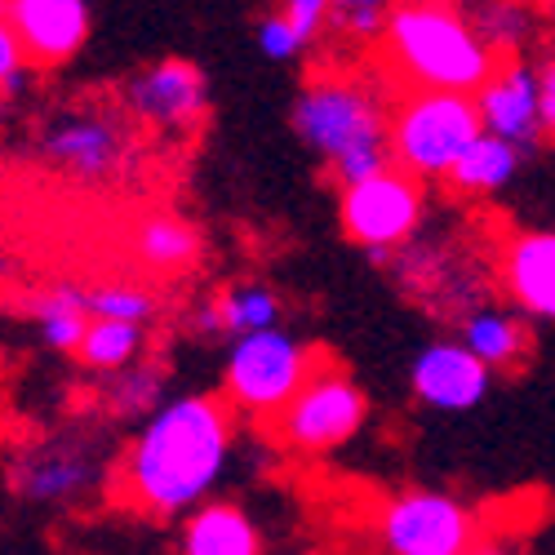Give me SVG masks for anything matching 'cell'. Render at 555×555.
Here are the masks:
<instances>
[{
  "instance_id": "1",
  "label": "cell",
  "mask_w": 555,
  "mask_h": 555,
  "mask_svg": "<svg viewBox=\"0 0 555 555\" xmlns=\"http://www.w3.org/2000/svg\"><path fill=\"white\" fill-rule=\"evenodd\" d=\"M236 436L227 396H173L138 427L120 462V498L143 516H178L205 506Z\"/></svg>"
},
{
  "instance_id": "2",
  "label": "cell",
  "mask_w": 555,
  "mask_h": 555,
  "mask_svg": "<svg viewBox=\"0 0 555 555\" xmlns=\"http://www.w3.org/2000/svg\"><path fill=\"white\" fill-rule=\"evenodd\" d=\"M294 133L325 160L338 188L391 169V112L369 85L351 76H311L294 99Z\"/></svg>"
},
{
  "instance_id": "3",
  "label": "cell",
  "mask_w": 555,
  "mask_h": 555,
  "mask_svg": "<svg viewBox=\"0 0 555 555\" xmlns=\"http://www.w3.org/2000/svg\"><path fill=\"white\" fill-rule=\"evenodd\" d=\"M383 40L391 72L413 89L476 99L502 67V59L485 44L476 23L453 5H440V0H400Z\"/></svg>"
},
{
  "instance_id": "4",
  "label": "cell",
  "mask_w": 555,
  "mask_h": 555,
  "mask_svg": "<svg viewBox=\"0 0 555 555\" xmlns=\"http://www.w3.org/2000/svg\"><path fill=\"white\" fill-rule=\"evenodd\" d=\"M485 138V120L472 94L409 89L391 107V160L413 178H444Z\"/></svg>"
},
{
  "instance_id": "5",
  "label": "cell",
  "mask_w": 555,
  "mask_h": 555,
  "mask_svg": "<svg viewBox=\"0 0 555 555\" xmlns=\"http://www.w3.org/2000/svg\"><path fill=\"white\" fill-rule=\"evenodd\" d=\"M320 364H325L320 351L298 343L289 330H262L231 343L222 364V396L245 418H281Z\"/></svg>"
},
{
  "instance_id": "6",
  "label": "cell",
  "mask_w": 555,
  "mask_h": 555,
  "mask_svg": "<svg viewBox=\"0 0 555 555\" xmlns=\"http://www.w3.org/2000/svg\"><path fill=\"white\" fill-rule=\"evenodd\" d=\"M378 542L387 555H467L480 538V516L440 489H404L383 502Z\"/></svg>"
},
{
  "instance_id": "7",
  "label": "cell",
  "mask_w": 555,
  "mask_h": 555,
  "mask_svg": "<svg viewBox=\"0 0 555 555\" xmlns=\"http://www.w3.org/2000/svg\"><path fill=\"white\" fill-rule=\"evenodd\" d=\"M36 156L76 178V182H112L129 169L133 160V129L116 116V112H99V107H80V112H63L36 138Z\"/></svg>"
},
{
  "instance_id": "8",
  "label": "cell",
  "mask_w": 555,
  "mask_h": 555,
  "mask_svg": "<svg viewBox=\"0 0 555 555\" xmlns=\"http://www.w3.org/2000/svg\"><path fill=\"white\" fill-rule=\"evenodd\" d=\"M423 209H427V196H423V178L404 173L400 165L374 173L356 182V188L343 192V231L364 245L378 262H387L391 249L409 245L413 231L423 227Z\"/></svg>"
},
{
  "instance_id": "9",
  "label": "cell",
  "mask_w": 555,
  "mask_h": 555,
  "mask_svg": "<svg viewBox=\"0 0 555 555\" xmlns=\"http://www.w3.org/2000/svg\"><path fill=\"white\" fill-rule=\"evenodd\" d=\"M369 413V396L343 364H320L315 378L294 396V404L275 418V436L298 453H330L347 444Z\"/></svg>"
},
{
  "instance_id": "10",
  "label": "cell",
  "mask_w": 555,
  "mask_h": 555,
  "mask_svg": "<svg viewBox=\"0 0 555 555\" xmlns=\"http://www.w3.org/2000/svg\"><path fill=\"white\" fill-rule=\"evenodd\" d=\"M125 112L160 133H192L209 116V80L188 59H160L125 80Z\"/></svg>"
},
{
  "instance_id": "11",
  "label": "cell",
  "mask_w": 555,
  "mask_h": 555,
  "mask_svg": "<svg viewBox=\"0 0 555 555\" xmlns=\"http://www.w3.org/2000/svg\"><path fill=\"white\" fill-rule=\"evenodd\" d=\"M0 23L18 36L27 67L40 72L72 63L89 40L85 0H0Z\"/></svg>"
},
{
  "instance_id": "12",
  "label": "cell",
  "mask_w": 555,
  "mask_h": 555,
  "mask_svg": "<svg viewBox=\"0 0 555 555\" xmlns=\"http://www.w3.org/2000/svg\"><path fill=\"white\" fill-rule=\"evenodd\" d=\"M493 387V369L462 343H427L409 364V391L436 413H472Z\"/></svg>"
},
{
  "instance_id": "13",
  "label": "cell",
  "mask_w": 555,
  "mask_h": 555,
  "mask_svg": "<svg viewBox=\"0 0 555 555\" xmlns=\"http://www.w3.org/2000/svg\"><path fill=\"white\" fill-rule=\"evenodd\" d=\"M485 133L502 138V143L520 147L525 156L538 152L542 143V72H533L520 59H502L493 80L476 94Z\"/></svg>"
},
{
  "instance_id": "14",
  "label": "cell",
  "mask_w": 555,
  "mask_h": 555,
  "mask_svg": "<svg viewBox=\"0 0 555 555\" xmlns=\"http://www.w3.org/2000/svg\"><path fill=\"white\" fill-rule=\"evenodd\" d=\"M103 480V467L99 457L89 453L85 440H50L31 453H23L18 472H14V485L27 502L36 506H67L76 502L80 493H89Z\"/></svg>"
},
{
  "instance_id": "15",
  "label": "cell",
  "mask_w": 555,
  "mask_h": 555,
  "mask_svg": "<svg viewBox=\"0 0 555 555\" xmlns=\"http://www.w3.org/2000/svg\"><path fill=\"white\" fill-rule=\"evenodd\" d=\"M498 262L516 307L555 320V231H512Z\"/></svg>"
},
{
  "instance_id": "16",
  "label": "cell",
  "mask_w": 555,
  "mask_h": 555,
  "mask_svg": "<svg viewBox=\"0 0 555 555\" xmlns=\"http://www.w3.org/2000/svg\"><path fill=\"white\" fill-rule=\"evenodd\" d=\"M196 330L205 338H249L281 330V294L267 285H227L196 311Z\"/></svg>"
},
{
  "instance_id": "17",
  "label": "cell",
  "mask_w": 555,
  "mask_h": 555,
  "mask_svg": "<svg viewBox=\"0 0 555 555\" xmlns=\"http://www.w3.org/2000/svg\"><path fill=\"white\" fill-rule=\"evenodd\" d=\"M182 555H262V538L236 502H205L182 529Z\"/></svg>"
},
{
  "instance_id": "18",
  "label": "cell",
  "mask_w": 555,
  "mask_h": 555,
  "mask_svg": "<svg viewBox=\"0 0 555 555\" xmlns=\"http://www.w3.org/2000/svg\"><path fill=\"white\" fill-rule=\"evenodd\" d=\"M133 254L147 271L182 275L201 258V231L178 214H147L133 227Z\"/></svg>"
},
{
  "instance_id": "19",
  "label": "cell",
  "mask_w": 555,
  "mask_h": 555,
  "mask_svg": "<svg viewBox=\"0 0 555 555\" xmlns=\"http://www.w3.org/2000/svg\"><path fill=\"white\" fill-rule=\"evenodd\" d=\"M31 315H36L40 343L50 351H63V356H76L89 325H94V315H89V289L72 285V281L40 289L36 302H31Z\"/></svg>"
},
{
  "instance_id": "20",
  "label": "cell",
  "mask_w": 555,
  "mask_h": 555,
  "mask_svg": "<svg viewBox=\"0 0 555 555\" xmlns=\"http://www.w3.org/2000/svg\"><path fill=\"white\" fill-rule=\"evenodd\" d=\"M457 343L467 347L472 356H480L489 369H502V374H512V369L525 364L529 356V334L516 315H506L498 307H476L462 315V325H457Z\"/></svg>"
},
{
  "instance_id": "21",
  "label": "cell",
  "mask_w": 555,
  "mask_h": 555,
  "mask_svg": "<svg viewBox=\"0 0 555 555\" xmlns=\"http://www.w3.org/2000/svg\"><path fill=\"white\" fill-rule=\"evenodd\" d=\"M520 160H525L520 147H512V143H502V138L485 133L480 143L457 160V169L449 173V182H453V192H462V196H493V192H502L506 182L516 178Z\"/></svg>"
},
{
  "instance_id": "22",
  "label": "cell",
  "mask_w": 555,
  "mask_h": 555,
  "mask_svg": "<svg viewBox=\"0 0 555 555\" xmlns=\"http://www.w3.org/2000/svg\"><path fill=\"white\" fill-rule=\"evenodd\" d=\"M173 396H169V374L160 360H138L133 369L116 374L103 391V404L112 418H152L156 409H165Z\"/></svg>"
},
{
  "instance_id": "23",
  "label": "cell",
  "mask_w": 555,
  "mask_h": 555,
  "mask_svg": "<svg viewBox=\"0 0 555 555\" xmlns=\"http://www.w3.org/2000/svg\"><path fill=\"white\" fill-rule=\"evenodd\" d=\"M147 347V325H120V320H94L76 351V360L89 369V374H103V378H116L125 374L129 364H138Z\"/></svg>"
},
{
  "instance_id": "24",
  "label": "cell",
  "mask_w": 555,
  "mask_h": 555,
  "mask_svg": "<svg viewBox=\"0 0 555 555\" xmlns=\"http://www.w3.org/2000/svg\"><path fill=\"white\" fill-rule=\"evenodd\" d=\"M472 23L498 59H516L533 18H529V0H485Z\"/></svg>"
},
{
  "instance_id": "25",
  "label": "cell",
  "mask_w": 555,
  "mask_h": 555,
  "mask_svg": "<svg viewBox=\"0 0 555 555\" xmlns=\"http://www.w3.org/2000/svg\"><path fill=\"white\" fill-rule=\"evenodd\" d=\"M89 315L94 320H120V325H147L156 315L152 289L133 281H112V285H89Z\"/></svg>"
},
{
  "instance_id": "26",
  "label": "cell",
  "mask_w": 555,
  "mask_h": 555,
  "mask_svg": "<svg viewBox=\"0 0 555 555\" xmlns=\"http://www.w3.org/2000/svg\"><path fill=\"white\" fill-rule=\"evenodd\" d=\"M400 0H334V23L356 40H383Z\"/></svg>"
},
{
  "instance_id": "27",
  "label": "cell",
  "mask_w": 555,
  "mask_h": 555,
  "mask_svg": "<svg viewBox=\"0 0 555 555\" xmlns=\"http://www.w3.org/2000/svg\"><path fill=\"white\" fill-rule=\"evenodd\" d=\"M258 50L271 59V63H294L302 50H307V40L294 31V23L275 10V14H267L262 23H258Z\"/></svg>"
},
{
  "instance_id": "28",
  "label": "cell",
  "mask_w": 555,
  "mask_h": 555,
  "mask_svg": "<svg viewBox=\"0 0 555 555\" xmlns=\"http://www.w3.org/2000/svg\"><path fill=\"white\" fill-rule=\"evenodd\" d=\"M281 14L294 23V31L311 44L320 31L334 23V0H281Z\"/></svg>"
},
{
  "instance_id": "29",
  "label": "cell",
  "mask_w": 555,
  "mask_h": 555,
  "mask_svg": "<svg viewBox=\"0 0 555 555\" xmlns=\"http://www.w3.org/2000/svg\"><path fill=\"white\" fill-rule=\"evenodd\" d=\"M23 63H27V54H23V44H18V36L0 23V94H5V103L18 94V76H23Z\"/></svg>"
},
{
  "instance_id": "30",
  "label": "cell",
  "mask_w": 555,
  "mask_h": 555,
  "mask_svg": "<svg viewBox=\"0 0 555 555\" xmlns=\"http://www.w3.org/2000/svg\"><path fill=\"white\" fill-rule=\"evenodd\" d=\"M542 133L555 143V59L542 67Z\"/></svg>"
},
{
  "instance_id": "31",
  "label": "cell",
  "mask_w": 555,
  "mask_h": 555,
  "mask_svg": "<svg viewBox=\"0 0 555 555\" xmlns=\"http://www.w3.org/2000/svg\"><path fill=\"white\" fill-rule=\"evenodd\" d=\"M467 555H512V551H506L502 542H480L476 551H467Z\"/></svg>"
},
{
  "instance_id": "32",
  "label": "cell",
  "mask_w": 555,
  "mask_h": 555,
  "mask_svg": "<svg viewBox=\"0 0 555 555\" xmlns=\"http://www.w3.org/2000/svg\"><path fill=\"white\" fill-rule=\"evenodd\" d=\"M440 5H453V10H480L485 0H440Z\"/></svg>"
},
{
  "instance_id": "33",
  "label": "cell",
  "mask_w": 555,
  "mask_h": 555,
  "mask_svg": "<svg viewBox=\"0 0 555 555\" xmlns=\"http://www.w3.org/2000/svg\"><path fill=\"white\" fill-rule=\"evenodd\" d=\"M533 5H555V0H533Z\"/></svg>"
}]
</instances>
